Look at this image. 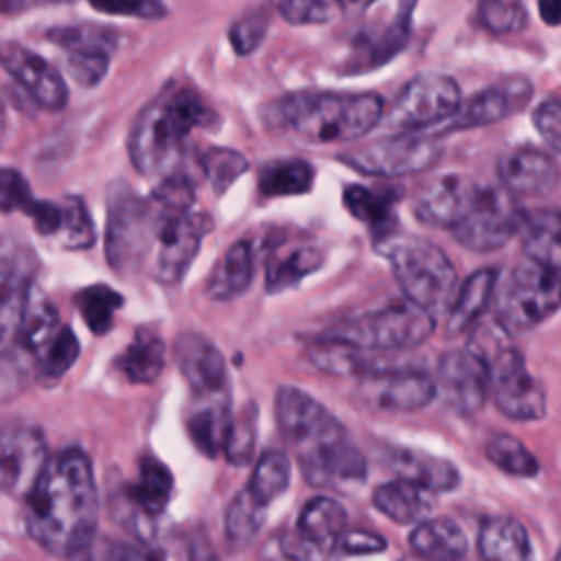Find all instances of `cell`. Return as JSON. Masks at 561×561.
<instances>
[{
    "label": "cell",
    "mask_w": 561,
    "mask_h": 561,
    "mask_svg": "<svg viewBox=\"0 0 561 561\" xmlns=\"http://www.w3.org/2000/svg\"><path fill=\"white\" fill-rule=\"evenodd\" d=\"M75 305L92 333L103 335L114 324V313L123 307V296L107 285H90L77 291Z\"/></svg>",
    "instance_id": "obj_37"
},
{
    "label": "cell",
    "mask_w": 561,
    "mask_h": 561,
    "mask_svg": "<svg viewBox=\"0 0 561 561\" xmlns=\"http://www.w3.org/2000/svg\"><path fill=\"white\" fill-rule=\"evenodd\" d=\"M270 4L291 24H327L344 11L340 0H270Z\"/></svg>",
    "instance_id": "obj_44"
},
{
    "label": "cell",
    "mask_w": 561,
    "mask_h": 561,
    "mask_svg": "<svg viewBox=\"0 0 561 561\" xmlns=\"http://www.w3.org/2000/svg\"><path fill=\"white\" fill-rule=\"evenodd\" d=\"M265 504H261L248 486L241 489L226 508V539L234 550L245 548L261 530L265 519Z\"/></svg>",
    "instance_id": "obj_35"
},
{
    "label": "cell",
    "mask_w": 561,
    "mask_h": 561,
    "mask_svg": "<svg viewBox=\"0 0 561 561\" xmlns=\"http://www.w3.org/2000/svg\"><path fill=\"white\" fill-rule=\"evenodd\" d=\"M522 219L524 210H519L504 186L482 184L476 204L451 232L467 250L491 252L506 245L522 230Z\"/></svg>",
    "instance_id": "obj_11"
},
{
    "label": "cell",
    "mask_w": 561,
    "mask_h": 561,
    "mask_svg": "<svg viewBox=\"0 0 561 561\" xmlns=\"http://www.w3.org/2000/svg\"><path fill=\"white\" fill-rule=\"evenodd\" d=\"M48 37L66 53L75 50H90V53H107L112 55L116 48V33L107 31L96 24H77V26H61L53 28Z\"/></svg>",
    "instance_id": "obj_41"
},
{
    "label": "cell",
    "mask_w": 561,
    "mask_h": 561,
    "mask_svg": "<svg viewBox=\"0 0 561 561\" xmlns=\"http://www.w3.org/2000/svg\"><path fill=\"white\" fill-rule=\"evenodd\" d=\"M254 245L248 239L234 241L215 263L206 291L217 302L239 298L252 283L254 276Z\"/></svg>",
    "instance_id": "obj_23"
},
{
    "label": "cell",
    "mask_w": 561,
    "mask_h": 561,
    "mask_svg": "<svg viewBox=\"0 0 561 561\" xmlns=\"http://www.w3.org/2000/svg\"><path fill=\"white\" fill-rule=\"evenodd\" d=\"M388 548V541L375 533L359 530V528H346V533L340 537L335 546V554H375Z\"/></svg>",
    "instance_id": "obj_52"
},
{
    "label": "cell",
    "mask_w": 561,
    "mask_h": 561,
    "mask_svg": "<svg viewBox=\"0 0 561 561\" xmlns=\"http://www.w3.org/2000/svg\"><path fill=\"white\" fill-rule=\"evenodd\" d=\"M66 70L79 85L94 88L101 83V79L110 70V55L107 53H90V50L66 53Z\"/></svg>",
    "instance_id": "obj_47"
},
{
    "label": "cell",
    "mask_w": 561,
    "mask_h": 561,
    "mask_svg": "<svg viewBox=\"0 0 561 561\" xmlns=\"http://www.w3.org/2000/svg\"><path fill=\"white\" fill-rule=\"evenodd\" d=\"M324 261V254L313 245H298L285 252L270 254L265 263L267 294H280L296 287L302 278L313 274Z\"/></svg>",
    "instance_id": "obj_30"
},
{
    "label": "cell",
    "mask_w": 561,
    "mask_h": 561,
    "mask_svg": "<svg viewBox=\"0 0 561 561\" xmlns=\"http://www.w3.org/2000/svg\"><path fill=\"white\" fill-rule=\"evenodd\" d=\"M486 458L508 476L533 478L539 471L537 458L526 449L522 440L511 434H495L486 443Z\"/></svg>",
    "instance_id": "obj_38"
},
{
    "label": "cell",
    "mask_w": 561,
    "mask_h": 561,
    "mask_svg": "<svg viewBox=\"0 0 561 561\" xmlns=\"http://www.w3.org/2000/svg\"><path fill=\"white\" fill-rule=\"evenodd\" d=\"M478 552L484 561H530V537L522 522L493 515L480 524Z\"/></svg>",
    "instance_id": "obj_25"
},
{
    "label": "cell",
    "mask_w": 561,
    "mask_h": 561,
    "mask_svg": "<svg viewBox=\"0 0 561 561\" xmlns=\"http://www.w3.org/2000/svg\"><path fill=\"white\" fill-rule=\"evenodd\" d=\"M79 357V340L70 327H61L50 346L44 351V355L37 362V379L44 386H55L77 362Z\"/></svg>",
    "instance_id": "obj_39"
},
{
    "label": "cell",
    "mask_w": 561,
    "mask_h": 561,
    "mask_svg": "<svg viewBox=\"0 0 561 561\" xmlns=\"http://www.w3.org/2000/svg\"><path fill=\"white\" fill-rule=\"evenodd\" d=\"M357 394L379 412H414L436 397V381L419 368H388L359 377Z\"/></svg>",
    "instance_id": "obj_14"
},
{
    "label": "cell",
    "mask_w": 561,
    "mask_h": 561,
    "mask_svg": "<svg viewBox=\"0 0 561 561\" xmlns=\"http://www.w3.org/2000/svg\"><path fill=\"white\" fill-rule=\"evenodd\" d=\"M274 416L285 443L298 456L302 478L311 486L351 491L366 480L364 454L318 399L296 386H278Z\"/></svg>",
    "instance_id": "obj_2"
},
{
    "label": "cell",
    "mask_w": 561,
    "mask_h": 561,
    "mask_svg": "<svg viewBox=\"0 0 561 561\" xmlns=\"http://www.w3.org/2000/svg\"><path fill=\"white\" fill-rule=\"evenodd\" d=\"M460 105V88L449 75L425 72L399 92L381 123L394 131H414L451 121Z\"/></svg>",
    "instance_id": "obj_10"
},
{
    "label": "cell",
    "mask_w": 561,
    "mask_h": 561,
    "mask_svg": "<svg viewBox=\"0 0 561 561\" xmlns=\"http://www.w3.org/2000/svg\"><path fill=\"white\" fill-rule=\"evenodd\" d=\"M267 13L256 9V11H250L245 15H241L232 26H230V44L234 48L237 55H250L252 50L259 48V44L263 42L265 33H267Z\"/></svg>",
    "instance_id": "obj_46"
},
{
    "label": "cell",
    "mask_w": 561,
    "mask_h": 561,
    "mask_svg": "<svg viewBox=\"0 0 561 561\" xmlns=\"http://www.w3.org/2000/svg\"><path fill=\"white\" fill-rule=\"evenodd\" d=\"M116 368L131 383H153L164 368V342L153 327H138L129 346L116 357Z\"/></svg>",
    "instance_id": "obj_27"
},
{
    "label": "cell",
    "mask_w": 561,
    "mask_h": 561,
    "mask_svg": "<svg viewBox=\"0 0 561 561\" xmlns=\"http://www.w3.org/2000/svg\"><path fill=\"white\" fill-rule=\"evenodd\" d=\"M373 2L375 0H340L344 11H362V9H368Z\"/></svg>",
    "instance_id": "obj_55"
},
{
    "label": "cell",
    "mask_w": 561,
    "mask_h": 561,
    "mask_svg": "<svg viewBox=\"0 0 561 561\" xmlns=\"http://www.w3.org/2000/svg\"><path fill=\"white\" fill-rule=\"evenodd\" d=\"M388 462L401 480H408L430 493H445L460 484V473L447 458L421 449L394 447L388 454Z\"/></svg>",
    "instance_id": "obj_22"
},
{
    "label": "cell",
    "mask_w": 561,
    "mask_h": 561,
    "mask_svg": "<svg viewBox=\"0 0 561 561\" xmlns=\"http://www.w3.org/2000/svg\"><path fill=\"white\" fill-rule=\"evenodd\" d=\"M215 112L186 85H167L136 118L129 134V158L142 175H171L195 127H208Z\"/></svg>",
    "instance_id": "obj_4"
},
{
    "label": "cell",
    "mask_w": 561,
    "mask_h": 561,
    "mask_svg": "<svg viewBox=\"0 0 561 561\" xmlns=\"http://www.w3.org/2000/svg\"><path fill=\"white\" fill-rule=\"evenodd\" d=\"M440 158V145L434 138L416 134H399L370 142L364 149L342 156V160L359 173L375 178H399L419 173Z\"/></svg>",
    "instance_id": "obj_12"
},
{
    "label": "cell",
    "mask_w": 561,
    "mask_h": 561,
    "mask_svg": "<svg viewBox=\"0 0 561 561\" xmlns=\"http://www.w3.org/2000/svg\"><path fill=\"white\" fill-rule=\"evenodd\" d=\"M533 99V85L524 77L500 79L497 83L476 92L467 103L460 105L456 116L445 125V131L471 129L500 123L528 105Z\"/></svg>",
    "instance_id": "obj_18"
},
{
    "label": "cell",
    "mask_w": 561,
    "mask_h": 561,
    "mask_svg": "<svg viewBox=\"0 0 561 561\" xmlns=\"http://www.w3.org/2000/svg\"><path fill=\"white\" fill-rule=\"evenodd\" d=\"M230 425H232V419L228 414L226 394L204 399V403H199L193 410V414L188 416L191 440L195 443V447L202 454H206L210 458L226 449Z\"/></svg>",
    "instance_id": "obj_31"
},
{
    "label": "cell",
    "mask_w": 561,
    "mask_h": 561,
    "mask_svg": "<svg viewBox=\"0 0 561 561\" xmlns=\"http://www.w3.org/2000/svg\"><path fill=\"white\" fill-rule=\"evenodd\" d=\"M129 500L147 515H160L173 495V476L164 462L145 456L136 480L127 489Z\"/></svg>",
    "instance_id": "obj_32"
},
{
    "label": "cell",
    "mask_w": 561,
    "mask_h": 561,
    "mask_svg": "<svg viewBox=\"0 0 561 561\" xmlns=\"http://www.w3.org/2000/svg\"><path fill=\"white\" fill-rule=\"evenodd\" d=\"M42 2H50V0H2V9H4V13H15V11H24L33 4H42Z\"/></svg>",
    "instance_id": "obj_54"
},
{
    "label": "cell",
    "mask_w": 561,
    "mask_h": 561,
    "mask_svg": "<svg viewBox=\"0 0 561 561\" xmlns=\"http://www.w3.org/2000/svg\"><path fill=\"white\" fill-rule=\"evenodd\" d=\"M24 519L31 539L57 557H72L96 537L99 493L81 449H64L48 460L26 495Z\"/></svg>",
    "instance_id": "obj_1"
},
{
    "label": "cell",
    "mask_w": 561,
    "mask_h": 561,
    "mask_svg": "<svg viewBox=\"0 0 561 561\" xmlns=\"http://www.w3.org/2000/svg\"><path fill=\"white\" fill-rule=\"evenodd\" d=\"M316 178L313 167L300 158H280L267 162L259 173V193L263 197L302 195Z\"/></svg>",
    "instance_id": "obj_34"
},
{
    "label": "cell",
    "mask_w": 561,
    "mask_h": 561,
    "mask_svg": "<svg viewBox=\"0 0 561 561\" xmlns=\"http://www.w3.org/2000/svg\"><path fill=\"white\" fill-rule=\"evenodd\" d=\"M539 18L548 26H561V0H539Z\"/></svg>",
    "instance_id": "obj_53"
},
{
    "label": "cell",
    "mask_w": 561,
    "mask_h": 561,
    "mask_svg": "<svg viewBox=\"0 0 561 561\" xmlns=\"http://www.w3.org/2000/svg\"><path fill=\"white\" fill-rule=\"evenodd\" d=\"M35 197L28 191L26 180L11 167L2 169L0 175V202H2V210L11 213V210H26L31 206Z\"/></svg>",
    "instance_id": "obj_50"
},
{
    "label": "cell",
    "mask_w": 561,
    "mask_h": 561,
    "mask_svg": "<svg viewBox=\"0 0 561 561\" xmlns=\"http://www.w3.org/2000/svg\"><path fill=\"white\" fill-rule=\"evenodd\" d=\"M156 213L149 197H140L127 182H114L107 188V228L105 254L116 272L145 267L153 243Z\"/></svg>",
    "instance_id": "obj_8"
},
{
    "label": "cell",
    "mask_w": 561,
    "mask_h": 561,
    "mask_svg": "<svg viewBox=\"0 0 561 561\" xmlns=\"http://www.w3.org/2000/svg\"><path fill=\"white\" fill-rule=\"evenodd\" d=\"M410 548L421 561H462L467 537L449 517H427L410 533Z\"/></svg>",
    "instance_id": "obj_24"
},
{
    "label": "cell",
    "mask_w": 561,
    "mask_h": 561,
    "mask_svg": "<svg viewBox=\"0 0 561 561\" xmlns=\"http://www.w3.org/2000/svg\"><path fill=\"white\" fill-rule=\"evenodd\" d=\"M70 561H158L156 552L140 543H129L114 537H94Z\"/></svg>",
    "instance_id": "obj_43"
},
{
    "label": "cell",
    "mask_w": 561,
    "mask_h": 561,
    "mask_svg": "<svg viewBox=\"0 0 561 561\" xmlns=\"http://www.w3.org/2000/svg\"><path fill=\"white\" fill-rule=\"evenodd\" d=\"M46 443L37 427L11 423L2 432L0 484L15 497H26L48 465Z\"/></svg>",
    "instance_id": "obj_15"
},
{
    "label": "cell",
    "mask_w": 561,
    "mask_h": 561,
    "mask_svg": "<svg viewBox=\"0 0 561 561\" xmlns=\"http://www.w3.org/2000/svg\"><path fill=\"white\" fill-rule=\"evenodd\" d=\"M254 445H256V414L250 408V410H243L237 419H232L224 454L232 465H245L254 454Z\"/></svg>",
    "instance_id": "obj_45"
},
{
    "label": "cell",
    "mask_w": 561,
    "mask_h": 561,
    "mask_svg": "<svg viewBox=\"0 0 561 561\" xmlns=\"http://www.w3.org/2000/svg\"><path fill=\"white\" fill-rule=\"evenodd\" d=\"M478 353L489 362L493 401L504 416L517 421H539L546 416V388L530 375L517 348L495 344L491 351Z\"/></svg>",
    "instance_id": "obj_9"
},
{
    "label": "cell",
    "mask_w": 561,
    "mask_h": 561,
    "mask_svg": "<svg viewBox=\"0 0 561 561\" xmlns=\"http://www.w3.org/2000/svg\"><path fill=\"white\" fill-rule=\"evenodd\" d=\"M381 118L383 101L368 92H298L267 103L261 112V121L270 129L316 145L357 140Z\"/></svg>",
    "instance_id": "obj_3"
},
{
    "label": "cell",
    "mask_w": 561,
    "mask_h": 561,
    "mask_svg": "<svg viewBox=\"0 0 561 561\" xmlns=\"http://www.w3.org/2000/svg\"><path fill=\"white\" fill-rule=\"evenodd\" d=\"M175 364L199 399L224 397L228 370L221 351L202 333H180L173 342Z\"/></svg>",
    "instance_id": "obj_19"
},
{
    "label": "cell",
    "mask_w": 561,
    "mask_h": 561,
    "mask_svg": "<svg viewBox=\"0 0 561 561\" xmlns=\"http://www.w3.org/2000/svg\"><path fill=\"white\" fill-rule=\"evenodd\" d=\"M500 182L511 195L543 197L557 191L561 169L552 153L537 147L508 149L497 164Z\"/></svg>",
    "instance_id": "obj_21"
},
{
    "label": "cell",
    "mask_w": 561,
    "mask_h": 561,
    "mask_svg": "<svg viewBox=\"0 0 561 561\" xmlns=\"http://www.w3.org/2000/svg\"><path fill=\"white\" fill-rule=\"evenodd\" d=\"M2 66L39 107L50 112L66 107L68 88L61 75L37 53L22 44L7 42L2 46Z\"/></svg>",
    "instance_id": "obj_20"
},
{
    "label": "cell",
    "mask_w": 561,
    "mask_h": 561,
    "mask_svg": "<svg viewBox=\"0 0 561 561\" xmlns=\"http://www.w3.org/2000/svg\"><path fill=\"white\" fill-rule=\"evenodd\" d=\"M88 2L105 15L158 20L167 13V7L162 0H88Z\"/></svg>",
    "instance_id": "obj_49"
},
{
    "label": "cell",
    "mask_w": 561,
    "mask_h": 561,
    "mask_svg": "<svg viewBox=\"0 0 561 561\" xmlns=\"http://www.w3.org/2000/svg\"><path fill=\"white\" fill-rule=\"evenodd\" d=\"M554 561H561V548H559V552H557V557H554Z\"/></svg>",
    "instance_id": "obj_57"
},
{
    "label": "cell",
    "mask_w": 561,
    "mask_h": 561,
    "mask_svg": "<svg viewBox=\"0 0 561 561\" xmlns=\"http://www.w3.org/2000/svg\"><path fill=\"white\" fill-rule=\"evenodd\" d=\"M480 20L493 33H511L522 20V0H480Z\"/></svg>",
    "instance_id": "obj_48"
},
{
    "label": "cell",
    "mask_w": 561,
    "mask_h": 561,
    "mask_svg": "<svg viewBox=\"0 0 561 561\" xmlns=\"http://www.w3.org/2000/svg\"><path fill=\"white\" fill-rule=\"evenodd\" d=\"M434 331V316L410 300L348 318L327 329L318 340L346 344L362 351L394 353L419 346Z\"/></svg>",
    "instance_id": "obj_6"
},
{
    "label": "cell",
    "mask_w": 561,
    "mask_h": 561,
    "mask_svg": "<svg viewBox=\"0 0 561 561\" xmlns=\"http://www.w3.org/2000/svg\"><path fill=\"white\" fill-rule=\"evenodd\" d=\"M493 307L502 331H530L559 311L561 276L524 254L508 274L497 280Z\"/></svg>",
    "instance_id": "obj_7"
},
{
    "label": "cell",
    "mask_w": 561,
    "mask_h": 561,
    "mask_svg": "<svg viewBox=\"0 0 561 561\" xmlns=\"http://www.w3.org/2000/svg\"><path fill=\"white\" fill-rule=\"evenodd\" d=\"M373 504L381 515L397 524H419L427 519L432 511L430 491L401 478L379 484L373 493Z\"/></svg>",
    "instance_id": "obj_29"
},
{
    "label": "cell",
    "mask_w": 561,
    "mask_h": 561,
    "mask_svg": "<svg viewBox=\"0 0 561 561\" xmlns=\"http://www.w3.org/2000/svg\"><path fill=\"white\" fill-rule=\"evenodd\" d=\"M379 250L390 261L403 298L436 316L451 309L458 294L456 267L447 254L427 239L403 234L386 237Z\"/></svg>",
    "instance_id": "obj_5"
},
{
    "label": "cell",
    "mask_w": 561,
    "mask_h": 561,
    "mask_svg": "<svg viewBox=\"0 0 561 561\" xmlns=\"http://www.w3.org/2000/svg\"><path fill=\"white\" fill-rule=\"evenodd\" d=\"M191 561H219V559L213 552H195L191 557Z\"/></svg>",
    "instance_id": "obj_56"
},
{
    "label": "cell",
    "mask_w": 561,
    "mask_h": 561,
    "mask_svg": "<svg viewBox=\"0 0 561 561\" xmlns=\"http://www.w3.org/2000/svg\"><path fill=\"white\" fill-rule=\"evenodd\" d=\"M291 480V462L285 451L270 449L265 451L248 482V491L261 502V504H272L278 495H283L289 486Z\"/></svg>",
    "instance_id": "obj_36"
},
{
    "label": "cell",
    "mask_w": 561,
    "mask_h": 561,
    "mask_svg": "<svg viewBox=\"0 0 561 561\" xmlns=\"http://www.w3.org/2000/svg\"><path fill=\"white\" fill-rule=\"evenodd\" d=\"M55 241L68 250H85L94 243V224L79 197L61 199V221Z\"/></svg>",
    "instance_id": "obj_40"
},
{
    "label": "cell",
    "mask_w": 561,
    "mask_h": 561,
    "mask_svg": "<svg viewBox=\"0 0 561 561\" xmlns=\"http://www.w3.org/2000/svg\"><path fill=\"white\" fill-rule=\"evenodd\" d=\"M436 394L458 414L478 412L491 390L489 362L471 346L447 351L436 368Z\"/></svg>",
    "instance_id": "obj_13"
},
{
    "label": "cell",
    "mask_w": 561,
    "mask_h": 561,
    "mask_svg": "<svg viewBox=\"0 0 561 561\" xmlns=\"http://www.w3.org/2000/svg\"><path fill=\"white\" fill-rule=\"evenodd\" d=\"M202 169L213 191L221 195L232 186L234 180H239L248 171V160L234 149L210 147L202 156Z\"/></svg>",
    "instance_id": "obj_42"
},
{
    "label": "cell",
    "mask_w": 561,
    "mask_h": 561,
    "mask_svg": "<svg viewBox=\"0 0 561 561\" xmlns=\"http://www.w3.org/2000/svg\"><path fill=\"white\" fill-rule=\"evenodd\" d=\"M480 191L482 184L476 180L460 173H447L434 178L419 191L412 210L425 226L451 230L471 210Z\"/></svg>",
    "instance_id": "obj_17"
},
{
    "label": "cell",
    "mask_w": 561,
    "mask_h": 561,
    "mask_svg": "<svg viewBox=\"0 0 561 561\" xmlns=\"http://www.w3.org/2000/svg\"><path fill=\"white\" fill-rule=\"evenodd\" d=\"M497 272L493 267H482L473 272L460 287L449 309L447 329L449 333H462L484 313V309L493 302L497 289Z\"/></svg>",
    "instance_id": "obj_28"
},
{
    "label": "cell",
    "mask_w": 561,
    "mask_h": 561,
    "mask_svg": "<svg viewBox=\"0 0 561 561\" xmlns=\"http://www.w3.org/2000/svg\"><path fill=\"white\" fill-rule=\"evenodd\" d=\"M397 197L399 195L390 188H368V186L351 184L344 191V206L353 217H357L359 221L379 230L381 232L379 239H386V237H390L388 226L394 219Z\"/></svg>",
    "instance_id": "obj_33"
},
{
    "label": "cell",
    "mask_w": 561,
    "mask_h": 561,
    "mask_svg": "<svg viewBox=\"0 0 561 561\" xmlns=\"http://www.w3.org/2000/svg\"><path fill=\"white\" fill-rule=\"evenodd\" d=\"M533 123H535L539 136H541L557 153H561V101H559V99L541 101V103L535 107Z\"/></svg>",
    "instance_id": "obj_51"
},
{
    "label": "cell",
    "mask_w": 561,
    "mask_h": 561,
    "mask_svg": "<svg viewBox=\"0 0 561 561\" xmlns=\"http://www.w3.org/2000/svg\"><path fill=\"white\" fill-rule=\"evenodd\" d=\"M524 254L561 276V210H530L522 219Z\"/></svg>",
    "instance_id": "obj_26"
},
{
    "label": "cell",
    "mask_w": 561,
    "mask_h": 561,
    "mask_svg": "<svg viewBox=\"0 0 561 561\" xmlns=\"http://www.w3.org/2000/svg\"><path fill=\"white\" fill-rule=\"evenodd\" d=\"M344 533V506L329 495H316L302 506L296 522L294 539L287 541V550L294 559L313 561L329 552H335V546Z\"/></svg>",
    "instance_id": "obj_16"
}]
</instances>
